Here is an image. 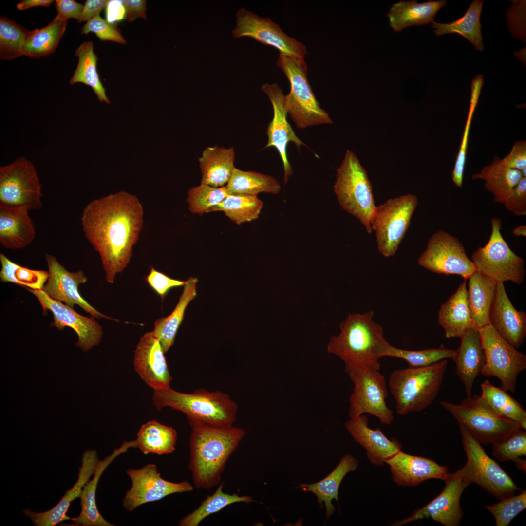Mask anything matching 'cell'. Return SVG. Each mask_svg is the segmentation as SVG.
Masks as SVG:
<instances>
[{
	"label": "cell",
	"instance_id": "1",
	"mask_svg": "<svg viewBox=\"0 0 526 526\" xmlns=\"http://www.w3.org/2000/svg\"><path fill=\"white\" fill-rule=\"evenodd\" d=\"M80 220L85 237L100 256L106 281L113 283L127 267L138 240L143 224L141 203L121 191L89 203Z\"/></svg>",
	"mask_w": 526,
	"mask_h": 526
},
{
	"label": "cell",
	"instance_id": "58",
	"mask_svg": "<svg viewBox=\"0 0 526 526\" xmlns=\"http://www.w3.org/2000/svg\"><path fill=\"white\" fill-rule=\"evenodd\" d=\"M110 0H87L84 3L79 23L88 21L97 15L107 6Z\"/></svg>",
	"mask_w": 526,
	"mask_h": 526
},
{
	"label": "cell",
	"instance_id": "34",
	"mask_svg": "<svg viewBox=\"0 0 526 526\" xmlns=\"http://www.w3.org/2000/svg\"><path fill=\"white\" fill-rule=\"evenodd\" d=\"M233 148L208 147L203 151L199 161L202 173L201 184L215 188L227 185L235 168Z\"/></svg>",
	"mask_w": 526,
	"mask_h": 526
},
{
	"label": "cell",
	"instance_id": "46",
	"mask_svg": "<svg viewBox=\"0 0 526 526\" xmlns=\"http://www.w3.org/2000/svg\"><path fill=\"white\" fill-rule=\"evenodd\" d=\"M0 279L2 282H12L34 290H42L48 280V271L20 266L2 253L0 254Z\"/></svg>",
	"mask_w": 526,
	"mask_h": 526
},
{
	"label": "cell",
	"instance_id": "5",
	"mask_svg": "<svg viewBox=\"0 0 526 526\" xmlns=\"http://www.w3.org/2000/svg\"><path fill=\"white\" fill-rule=\"evenodd\" d=\"M152 401L159 411L169 407L184 413L188 420L215 426L233 425L237 411V404L227 394L203 389L190 394L170 387L153 390Z\"/></svg>",
	"mask_w": 526,
	"mask_h": 526
},
{
	"label": "cell",
	"instance_id": "29",
	"mask_svg": "<svg viewBox=\"0 0 526 526\" xmlns=\"http://www.w3.org/2000/svg\"><path fill=\"white\" fill-rule=\"evenodd\" d=\"M136 440L123 443L118 449L101 461H99L93 478L89 480L83 488L80 498L81 507L79 516L73 519L75 525L80 526H113L107 521L97 509L96 504V490L98 481L107 467L118 455L131 448H137Z\"/></svg>",
	"mask_w": 526,
	"mask_h": 526
},
{
	"label": "cell",
	"instance_id": "39",
	"mask_svg": "<svg viewBox=\"0 0 526 526\" xmlns=\"http://www.w3.org/2000/svg\"><path fill=\"white\" fill-rule=\"evenodd\" d=\"M75 56L78 62L73 76L70 80L71 85L78 82L90 86L100 102L110 104L97 71V56L94 52L92 40L83 42L75 50Z\"/></svg>",
	"mask_w": 526,
	"mask_h": 526
},
{
	"label": "cell",
	"instance_id": "28",
	"mask_svg": "<svg viewBox=\"0 0 526 526\" xmlns=\"http://www.w3.org/2000/svg\"><path fill=\"white\" fill-rule=\"evenodd\" d=\"M29 211L24 207L0 205V243L4 248L22 249L34 241L35 226Z\"/></svg>",
	"mask_w": 526,
	"mask_h": 526
},
{
	"label": "cell",
	"instance_id": "51",
	"mask_svg": "<svg viewBox=\"0 0 526 526\" xmlns=\"http://www.w3.org/2000/svg\"><path fill=\"white\" fill-rule=\"evenodd\" d=\"M492 445V454L498 460L514 461L526 455V432L523 429H517Z\"/></svg>",
	"mask_w": 526,
	"mask_h": 526
},
{
	"label": "cell",
	"instance_id": "32",
	"mask_svg": "<svg viewBox=\"0 0 526 526\" xmlns=\"http://www.w3.org/2000/svg\"><path fill=\"white\" fill-rule=\"evenodd\" d=\"M446 4L445 0L421 3L416 0L399 1L393 4L387 16L390 26L399 32L407 27L432 23L437 12Z\"/></svg>",
	"mask_w": 526,
	"mask_h": 526
},
{
	"label": "cell",
	"instance_id": "35",
	"mask_svg": "<svg viewBox=\"0 0 526 526\" xmlns=\"http://www.w3.org/2000/svg\"><path fill=\"white\" fill-rule=\"evenodd\" d=\"M196 278L190 277L185 281L183 292L173 311L168 316L157 319L152 331L160 341L164 353L174 344L178 329L182 323L185 310L196 296Z\"/></svg>",
	"mask_w": 526,
	"mask_h": 526
},
{
	"label": "cell",
	"instance_id": "18",
	"mask_svg": "<svg viewBox=\"0 0 526 526\" xmlns=\"http://www.w3.org/2000/svg\"><path fill=\"white\" fill-rule=\"evenodd\" d=\"M236 21L232 31L234 38L250 37L262 44L274 47L281 53L304 59L307 52L305 46L287 35L269 18L260 17L241 8L236 13Z\"/></svg>",
	"mask_w": 526,
	"mask_h": 526
},
{
	"label": "cell",
	"instance_id": "37",
	"mask_svg": "<svg viewBox=\"0 0 526 526\" xmlns=\"http://www.w3.org/2000/svg\"><path fill=\"white\" fill-rule=\"evenodd\" d=\"M177 437L173 428L150 420L143 424L137 433V448L145 455L169 454L175 450Z\"/></svg>",
	"mask_w": 526,
	"mask_h": 526
},
{
	"label": "cell",
	"instance_id": "55",
	"mask_svg": "<svg viewBox=\"0 0 526 526\" xmlns=\"http://www.w3.org/2000/svg\"><path fill=\"white\" fill-rule=\"evenodd\" d=\"M505 166L520 171L526 168V142L519 140L514 144L510 152L500 159Z\"/></svg>",
	"mask_w": 526,
	"mask_h": 526
},
{
	"label": "cell",
	"instance_id": "57",
	"mask_svg": "<svg viewBox=\"0 0 526 526\" xmlns=\"http://www.w3.org/2000/svg\"><path fill=\"white\" fill-rule=\"evenodd\" d=\"M123 3L125 9L124 18L129 22L133 21L138 18L147 19L146 0H124Z\"/></svg>",
	"mask_w": 526,
	"mask_h": 526
},
{
	"label": "cell",
	"instance_id": "30",
	"mask_svg": "<svg viewBox=\"0 0 526 526\" xmlns=\"http://www.w3.org/2000/svg\"><path fill=\"white\" fill-rule=\"evenodd\" d=\"M438 322L444 329L446 338H460L473 326L468 303L466 280L441 304L438 313Z\"/></svg>",
	"mask_w": 526,
	"mask_h": 526
},
{
	"label": "cell",
	"instance_id": "16",
	"mask_svg": "<svg viewBox=\"0 0 526 526\" xmlns=\"http://www.w3.org/2000/svg\"><path fill=\"white\" fill-rule=\"evenodd\" d=\"M418 263L433 273L458 275L465 280L476 271L463 244L457 238L442 230L430 237L426 249L418 259Z\"/></svg>",
	"mask_w": 526,
	"mask_h": 526
},
{
	"label": "cell",
	"instance_id": "50",
	"mask_svg": "<svg viewBox=\"0 0 526 526\" xmlns=\"http://www.w3.org/2000/svg\"><path fill=\"white\" fill-rule=\"evenodd\" d=\"M494 516L496 526H507L512 519L526 507V491L521 490L517 495L500 500L497 503L484 505Z\"/></svg>",
	"mask_w": 526,
	"mask_h": 526
},
{
	"label": "cell",
	"instance_id": "6",
	"mask_svg": "<svg viewBox=\"0 0 526 526\" xmlns=\"http://www.w3.org/2000/svg\"><path fill=\"white\" fill-rule=\"evenodd\" d=\"M277 65L282 70L290 84L289 93L284 95L286 112L296 127L332 124L328 113L317 100L307 78L304 59L280 53Z\"/></svg>",
	"mask_w": 526,
	"mask_h": 526
},
{
	"label": "cell",
	"instance_id": "19",
	"mask_svg": "<svg viewBox=\"0 0 526 526\" xmlns=\"http://www.w3.org/2000/svg\"><path fill=\"white\" fill-rule=\"evenodd\" d=\"M26 289L37 298L44 311H50L53 314V326L59 330L69 327L76 332L78 338L75 343L77 347L87 352L100 343L103 330L94 317L79 314L72 307L49 297L42 290Z\"/></svg>",
	"mask_w": 526,
	"mask_h": 526
},
{
	"label": "cell",
	"instance_id": "53",
	"mask_svg": "<svg viewBox=\"0 0 526 526\" xmlns=\"http://www.w3.org/2000/svg\"><path fill=\"white\" fill-rule=\"evenodd\" d=\"M503 204L517 216L526 214V177H523L512 189Z\"/></svg>",
	"mask_w": 526,
	"mask_h": 526
},
{
	"label": "cell",
	"instance_id": "49",
	"mask_svg": "<svg viewBox=\"0 0 526 526\" xmlns=\"http://www.w3.org/2000/svg\"><path fill=\"white\" fill-rule=\"evenodd\" d=\"M230 194L226 186L215 188L201 184L188 190L187 202L191 212L202 215L209 212Z\"/></svg>",
	"mask_w": 526,
	"mask_h": 526
},
{
	"label": "cell",
	"instance_id": "25",
	"mask_svg": "<svg viewBox=\"0 0 526 526\" xmlns=\"http://www.w3.org/2000/svg\"><path fill=\"white\" fill-rule=\"evenodd\" d=\"M99 460L96 450L85 451L82 457L76 482L67 490L58 503L51 509L43 512H35L28 508L23 513L29 517L36 526H53L64 520L71 519L66 515L70 503L80 497L83 488L94 474Z\"/></svg>",
	"mask_w": 526,
	"mask_h": 526
},
{
	"label": "cell",
	"instance_id": "54",
	"mask_svg": "<svg viewBox=\"0 0 526 526\" xmlns=\"http://www.w3.org/2000/svg\"><path fill=\"white\" fill-rule=\"evenodd\" d=\"M146 280L151 288L162 298L170 289L184 286L185 282V281L172 279L152 266L150 267Z\"/></svg>",
	"mask_w": 526,
	"mask_h": 526
},
{
	"label": "cell",
	"instance_id": "11",
	"mask_svg": "<svg viewBox=\"0 0 526 526\" xmlns=\"http://www.w3.org/2000/svg\"><path fill=\"white\" fill-rule=\"evenodd\" d=\"M418 204L415 195L408 194L388 199L376 206L371 221L378 251L386 257L396 253L410 225Z\"/></svg>",
	"mask_w": 526,
	"mask_h": 526
},
{
	"label": "cell",
	"instance_id": "13",
	"mask_svg": "<svg viewBox=\"0 0 526 526\" xmlns=\"http://www.w3.org/2000/svg\"><path fill=\"white\" fill-rule=\"evenodd\" d=\"M444 481L445 486L437 496L409 517L396 521L392 526H402L423 519H432L445 526H459L463 514L460 504L461 496L467 487L473 483L468 463L449 474Z\"/></svg>",
	"mask_w": 526,
	"mask_h": 526
},
{
	"label": "cell",
	"instance_id": "44",
	"mask_svg": "<svg viewBox=\"0 0 526 526\" xmlns=\"http://www.w3.org/2000/svg\"><path fill=\"white\" fill-rule=\"evenodd\" d=\"M223 486L224 483H221L213 494L207 496L197 508L184 517L179 521L178 525L197 526L205 518L218 512L231 504L244 502L248 504L255 501L250 496H239L235 493H225L223 491Z\"/></svg>",
	"mask_w": 526,
	"mask_h": 526
},
{
	"label": "cell",
	"instance_id": "2",
	"mask_svg": "<svg viewBox=\"0 0 526 526\" xmlns=\"http://www.w3.org/2000/svg\"><path fill=\"white\" fill-rule=\"evenodd\" d=\"M188 420L191 428L188 467L194 486L211 488L219 483L226 462L245 431L233 425L215 426Z\"/></svg>",
	"mask_w": 526,
	"mask_h": 526
},
{
	"label": "cell",
	"instance_id": "59",
	"mask_svg": "<svg viewBox=\"0 0 526 526\" xmlns=\"http://www.w3.org/2000/svg\"><path fill=\"white\" fill-rule=\"evenodd\" d=\"M52 0H23L17 4L19 10H24L37 6H49L53 2Z\"/></svg>",
	"mask_w": 526,
	"mask_h": 526
},
{
	"label": "cell",
	"instance_id": "40",
	"mask_svg": "<svg viewBox=\"0 0 526 526\" xmlns=\"http://www.w3.org/2000/svg\"><path fill=\"white\" fill-rule=\"evenodd\" d=\"M67 20L56 17L46 27L29 32L22 48L23 55L40 58L53 53L64 33Z\"/></svg>",
	"mask_w": 526,
	"mask_h": 526
},
{
	"label": "cell",
	"instance_id": "10",
	"mask_svg": "<svg viewBox=\"0 0 526 526\" xmlns=\"http://www.w3.org/2000/svg\"><path fill=\"white\" fill-rule=\"evenodd\" d=\"M345 371L354 384L349 398L350 419L369 413L378 418L381 423L390 425L394 419V412L386 404L388 391L385 376L380 370L345 367Z\"/></svg>",
	"mask_w": 526,
	"mask_h": 526
},
{
	"label": "cell",
	"instance_id": "61",
	"mask_svg": "<svg viewBox=\"0 0 526 526\" xmlns=\"http://www.w3.org/2000/svg\"><path fill=\"white\" fill-rule=\"evenodd\" d=\"M514 461H515L516 466L517 467H519V468L520 469H522V470L524 469V466L526 465H525V464H526L525 461L523 460L520 459L519 458H518L516 459H515V460H514Z\"/></svg>",
	"mask_w": 526,
	"mask_h": 526
},
{
	"label": "cell",
	"instance_id": "21",
	"mask_svg": "<svg viewBox=\"0 0 526 526\" xmlns=\"http://www.w3.org/2000/svg\"><path fill=\"white\" fill-rule=\"evenodd\" d=\"M261 90L269 97L273 109V117L269 123L267 134L268 141L265 148H275L282 160L284 169V181L286 183L293 174V169L287 156V147L289 142L294 143L298 150L305 145L296 135L287 121L284 95L281 87L276 83H265Z\"/></svg>",
	"mask_w": 526,
	"mask_h": 526
},
{
	"label": "cell",
	"instance_id": "38",
	"mask_svg": "<svg viewBox=\"0 0 526 526\" xmlns=\"http://www.w3.org/2000/svg\"><path fill=\"white\" fill-rule=\"evenodd\" d=\"M484 0L472 1L464 15L454 21L448 23L432 22L431 27L436 35L457 33L468 39L475 49L483 51L484 45L481 33L480 15Z\"/></svg>",
	"mask_w": 526,
	"mask_h": 526
},
{
	"label": "cell",
	"instance_id": "56",
	"mask_svg": "<svg viewBox=\"0 0 526 526\" xmlns=\"http://www.w3.org/2000/svg\"><path fill=\"white\" fill-rule=\"evenodd\" d=\"M55 7L58 14L56 18L61 19L67 20L72 18L80 19L84 5L73 0H55Z\"/></svg>",
	"mask_w": 526,
	"mask_h": 526
},
{
	"label": "cell",
	"instance_id": "42",
	"mask_svg": "<svg viewBox=\"0 0 526 526\" xmlns=\"http://www.w3.org/2000/svg\"><path fill=\"white\" fill-rule=\"evenodd\" d=\"M480 395L500 415L517 422L521 429H526V412L522 406L500 387L488 380L481 384Z\"/></svg>",
	"mask_w": 526,
	"mask_h": 526
},
{
	"label": "cell",
	"instance_id": "41",
	"mask_svg": "<svg viewBox=\"0 0 526 526\" xmlns=\"http://www.w3.org/2000/svg\"><path fill=\"white\" fill-rule=\"evenodd\" d=\"M226 187L230 194L252 195L261 192L277 194L281 189L277 180L270 175L236 168Z\"/></svg>",
	"mask_w": 526,
	"mask_h": 526
},
{
	"label": "cell",
	"instance_id": "9",
	"mask_svg": "<svg viewBox=\"0 0 526 526\" xmlns=\"http://www.w3.org/2000/svg\"><path fill=\"white\" fill-rule=\"evenodd\" d=\"M491 232L487 243L478 248L471 255L476 271L493 279L496 282L511 281L521 284L525 279L524 260L514 253L501 233L502 221L491 220Z\"/></svg>",
	"mask_w": 526,
	"mask_h": 526
},
{
	"label": "cell",
	"instance_id": "24",
	"mask_svg": "<svg viewBox=\"0 0 526 526\" xmlns=\"http://www.w3.org/2000/svg\"><path fill=\"white\" fill-rule=\"evenodd\" d=\"M489 324L504 340L519 348L526 336V314L514 307L506 293L504 282H497Z\"/></svg>",
	"mask_w": 526,
	"mask_h": 526
},
{
	"label": "cell",
	"instance_id": "8",
	"mask_svg": "<svg viewBox=\"0 0 526 526\" xmlns=\"http://www.w3.org/2000/svg\"><path fill=\"white\" fill-rule=\"evenodd\" d=\"M439 403L481 444H492L521 429L517 422L498 414L481 395H471L458 404Z\"/></svg>",
	"mask_w": 526,
	"mask_h": 526
},
{
	"label": "cell",
	"instance_id": "33",
	"mask_svg": "<svg viewBox=\"0 0 526 526\" xmlns=\"http://www.w3.org/2000/svg\"><path fill=\"white\" fill-rule=\"evenodd\" d=\"M358 465V460L347 454L341 458L333 470L321 480L311 484H301L297 488L301 491L314 493L321 508L326 507V518L328 519L335 511L332 503L333 499L338 502V492L341 482L349 472L355 471Z\"/></svg>",
	"mask_w": 526,
	"mask_h": 526
},
{
	"label": "cell",
	"instance_id": "7",
	"mask_svg": "<svg viewBox=\"0 0 526 526\" xmlns=\"http://www.w3.org/2000/svg\"><path fill=\"white\" fill-rule=\"evenodd\" d=\"M336 177L334 191L340 206L371 233V221L376 207L372 186L366 170L352 151L347 150L336 169Z\"/></svg>",
	"mask_w": 526,
	"mask_h": 526
},
{
	"label": "cell",
	"instance_id": "17",
	"mask_svg": "<svg viewBox=\"0 0 526 526\" xmlns=\"http://www.w3.org/2000/svg\"><path fill=\"white\" fill-rule=\"evenodd\" d=\"M127 474L132 484L122 500V507L129 512L169 495L193 489V486L187 481L177 483L163 479L154 464H148L137 469H130Z\"/></svg>",
	"mask_w": 526,
	"mask_h": 526
},
{
	"label": "cell",
	"instance_id": "36",
	"mask_svg": "<svg viewBox=\"0 0 526 526\" xmlns=\"http://www.w3.org/2000/svg\"><path fill=\"white\" fill-rule=\"evenodd\" d=\"M523 177L521 171L505 166L497 156L490 165L472 176L473 179L484 180L485 188L493 195L495 201L502 204Z\"/></svg>",
	"mask_w": 526,
	"mask_h": 526
},
{
	"label": "cell",
	"instance_id": "47",
	"mask_svg": "<svg viewBox=\"0 0 526 526\" xmlns=\"http://www.w3.org/2000/svg\"><path fill=\"white\" fill-rule=\"evenodd\" d=\"M29 31L6 17L0 18V58L11 60L23 55L22 48Z\"/></svg>",
	"mask_w": 526,
	"mask_h": 526
},
{
	"label": "cell",
	"instance_id": "20",
	"mask_svg": "<svg viewBox=\"0 0 526 526\" xmlns=\"http://www.w3.org/2000/svg\"><path fill=\"white\" fill-rule=\"evenodd\" d=\"M49 276L43 291L49 297L73 308L76 304L86 312L97 319L118 321V320L101 313L87 302L80 295L78 286L85 283L87 278L83 271L67 270L51 254L45 253Z\"/></svg>",
	"mask_w": 526,
	"mask_h": 526
},
{
	"label": "cell",
	"instance_id": "43",
	"mask_svg": "<svg viewBox=\"0 0 526 526\" xmlns=\"http://www.w3.org/2000/svg\"><path fill=\"white\" fill-rule=\"evenodd\" d=\"M263 207V202L257 195L231 194L212 207L209 212L222 211L239 225L257 219Z\"/></svg>",
	"mask_w": 526,
	"mask_h": 526
},
{
	"label": "cell",
	"instance_id": "4",
	"mask_svg": "<svg viewBox=\"0 0 526 526\" xmlns=\"http://www.w3.org/2000/svg\"><path fill=\"white\" fill-rule=\"evenodd\" d=\"M448 366L444 359L430 365L395 370L389 377L388 386L398 415L422 411L437 396Z\"/></svg>",
	"mask_w": 526,
	"mask_h": 526
},
{
	"label": "cell",
	"instance_id": "14",
	"mask_svg": "<svg viewBox=\"0 0 526 526\" xmlns=\"http://www.w3.org/2000/svg\"><path fill=\"white\" fill-rule=\"evenodd\" d=\"M41 187L34 165L23 157L0 167V205L38 210L42 207Z\"/></svg>",
	"mask_w": 526,
	"mask_h": 526
},
{
	"label": "cell",
	"instance_id": "48",
	"mask_svg": "<svg viewBox=\"0 0 526 526\" xmlns=\"http://www.w3.org/2000/svg\"><path fill=\"white\" fill-rule=\"evenodd\" d=\"M483 83L482 76H478L473 80L471 85V94L469 110L461 145L452 172V181L455 186L458 188H461L463 185L470 129Z\"/></svg>",
	"mask_w": 526,
	"mask_h": 526
},
{
	"label": "cell",
	"instance_id": "15",
	"mask_svg": "<svg viewBox=\"0 0 526 526\" xmlns=\"http://www.w3.org/2000/svg\"><path fill=\"white\" fill-rule=\"evenodd\" d=\"M459 427L472 483L499 500L520 490L511 477L487 454L481 444L464 426Z\"/></svg>",
	"mask_w": 526,
	"mask_h": 526
},
{
	"label": "cell",
	"instance_id": "26",
	"mask_svg": "<svg viewBox=\"0 0 526 526\" xmlns=\"http://www.w3.org/2000/svg\"><path fill=\"white\" fill-rule=\"evenodd\" d=\"M345 425L354 440L366 450L369 461L376 466H383L386 459L401 451L402 445L395 438L389 439L379 428L371 429L364 414L348 419Z\"/></svg>",
	"mask_w": 526,
	"mask_h": 526
},
{
	"label": "cell",
	"instance_id": "23",
	"mask_svg": "<svg viewBox=\"0 0 526 526\" xmlns=\"http://www.w3.org/2000/svg\"><path fill=\"white\" fill-rule=\"evenodd\" d=\"M385 463L390 467L393 481L398 486H414L431 479L445 481L449 475L447 466L401 451L386 459Z\"/></svg>",
	"mask_w": 526,
	"mask_h": 526
},
{
	"label": "cell",
	"instance_id": "31",
	"mask_svg": "<svg viewBox=\"0 0 526 526\" xmlns=\"http://www.w3.org/2000/svg\"><path fill=\"white\" fill-rule=\"evenodd\" d=\"M468 303L473 326L480 329L489 324L497 282L477 271L468 279Z\"/></svg>",
	"mask_w": 526,
	"mask_h": 526
},
{
	"label": "cell",
	"instance_id": "3",
	"mask_svg": "<svg viewBox=\"0 0 526 526\" xmlns=\"http://www.w3.org/2000/svg\"><path fill=\"white\" fill-rule=\"evenodd\" d=\"M374 315L372 311L349 314L339 324V334L330 339L327 352L338 357L345 367L380 370L379 353L387 340Z\"/></svg>",
	"mask_w": 526,
	"mask_h": 526
},
{
	"label": "cell",
	"instance_id": "60",
	"mask_svg": "<svg viewBox=\"0 0 526 526\" xmlns=\"http://www.w3.org/2000/svg\"><path fill=\"white\" fill-rule=\"evenodd\" d=\"M513 234L517 236H526V226L521 225L513 230Z\"/></svg>",
	"mask_w": 526,
	"mask_h": 526
},
{
	"label": "cell",
	"instance_id": "27",
	"mask_svg": "<svg viewBox=\"0 0 526 526\" xmlns=\"http://www.w3.org/2000/svg\"><path fill=\"white\" fill-rule=\"evenodd\" d=\"M460 338V345L455 350L453 361L456 365L457 375L464 384L467 397H470L474 380L486 363V356L479 329L472 326Z\"/></svg>",
	"mask_w": 526,
	"mask_h": 526
},
{
	"label": "cell",
	"instance_id": "52",
	"mask_svg": "<svg viewBox=\"0 0 526 526\" xmlns=\"http://www.w3.org/2000/svg\"><path fill=\"white\" fill-rule=\"evenodd\" d=\"M94 33L101 41H112L122 44L127 42L116 26L107 20L102 19L99 15L88 20L82 28V34Z\"/></svg>",
	"mask_w": 526,
	"mask_h": 526
},
{
	"label": "cell",
	"instance_id": "22",
	"mask_svg": "<svg viewBox=\"0 0 526 526\" xmlns=\"http://www.w3.org/2000/svg\"><path fill=\"white\" fill-rule=\"evenodd\" d=\"M164 351L152 331L142 335L134 354L135 371L145 383L153 390L170 387L169 374Z\"/></svg>",
	"mask_w": 526,
	"mask_h": 526
},
{
	"label": "cell",
	"instance_id": "12",
	"mask_svg": "<svg viewBox=\"0 0 526 526\" xmlns=\"http://www.w3.org/2000/svg\"><path fill=\"white\" fill-rule=\"evenodd\" d=\"M479 331L486 356L480 373L486 377L498 378L501 389L514 393L518 376L526 369V355L501 337L490 324Z\"/></svg>",
	"mask_w": 526,
	"mask_h": 526
},
{
	"label": "cell",
	"instance_id": "45",
	"mask_svg": "<svg viewBox=\"0 0 526 526\" xmlns=\"http://www.w3.org/2000/svg\"><path fill=\"white\" fill-rule=\"evenodd\" d=\"M455 350L441 346L421 350H408L396 348L388 341L382 347L379 356L389 357L402 359L411 367H420L431 365L440 360L451 359L454 360Z\"/></svg>",
	"mask_w": 526,
	"mask_h": 526
}]
</instances>
